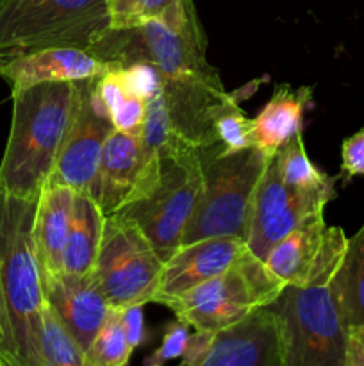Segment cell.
I'll use <instances>...</instances> for the list:
<instances>
[{
  "label": "cell",
  "instance_id": "obj_1",
  "mask_svg": "<svg viewBox=\"0 0 364 366\" xmlns=\"http://www.w3.org/2000/svg\"><path fill=\"white\" fill-rule=\"evenodd\" d=\"M13 93L9 138L0 161V189L38 200L49 182L75 109V82H43Z\"/></svg>",
  "mask_w": 364,
  "mask_h": 366
},
{
  "label": "cell",
  "instance_id": "obj_2",
  "mask_svg": "<svg viewBox=\"0 0 364 366\" xmlns=\"http://www.w3.org/2000/svg\"><path fill=\"white\" fill-rule=\"evenodd\" d=\"M36 204L0 189V290L18 366H43L46 300L34 243Z\"/></svg>",
  "mask_w": 364,
  "mask_h": 366
},
{
  "label": "cell",
  "instance_id": "obj_3",
  "mask_svg": "<svg viewBox=\"0 0 364 366\" xmlns=\"http://www.w3.org/2000/svg\"><path fill=\"white\" fill-rule=\"evenodd\" d=\"M202 186V161L196 150L159 157L139 170L134 189L111 217L136 225L166 261L181 247Z\"/></svg>",
  "mask_w": 364,
  "mask_h": 366
},
{
  "label": "cell",
  "instance_id": "obj_4",
  "mask_svg": "<svg viewBox=\"0 0 364 366\" xmlns=\"http://www.w3.org/2000/svg\"><path fill=\"white\" fill-rule=\"evenodd\" d=\"M107 31L106 0H0V64L50 46L91 52Z\"/></svg>",
  "mask_w": 364,
  "mask_h": 366
},
{
  "label": "cell",
  "instance_id": "obj_5",
  "mask_svg": "<svg viewBox=\"0 0 364 366\" xmlns=\"http://www.w3.org/2000/svg\"><path fill=\"white\" fill-rule=\"evenodd\" d=\"M203 186L181 245L198 239L232 236L246 243V222L253 192L270 157L259 149L238 152H202Z\"/></svg>",
  "mask_w": 364,
  "mask_h": 366
},
{
  "label": "cell",
  "instance_id": "obj_6",
  "mask_svg": "<svg viewBox=\"0 0 364 366\" xmlns=\"http://www.w3.org/2000/svg\"><path fill=\"white\" fill-rule=\"evenodd\" d=\"M270 307L280 327V366H345L350 331L328 285L284 286Z\"/></svg>",
  "mask_w": 364,
  "mask_h": 366
},
{
  "label": "cell",
  "instance_id": "obj_7",
  "mask_svg": "<svg viewBox=\"0 0 364 366\" xmlns=\"http://www.w3.org/2000/svg\"><path fill=\"white\" fill-rule=\"evenodd\" d=\"M284 282L246 250L231 268L164 306L195 331L218 332L277 300Z\"/></svg>",
  "mask_w": 364,
  "mask_h": 366
},
{
  "label": "cell",
  "instance_id": "obj_8",
  "mask_svg": "<svg viewBox=\"0 0 364 366\" xmlns=\"http://www.w3.org/2000/svg\"><path fill=\"white\" fill-rule=\"evenodd\" d=\"M164 261L136 225L106 217L93 279L114 310L152 302Z\"/></svg>",
  "mask_w": 364,
  "mask_h": 366
},
{
  "label": "cell",
  "instance_id": "obj_9",
  "mask_svg": "<svg viewBox=\"0 0 364 366\" xmlns=\"http://www.w3.org/2000/svg\"><path fill=\"white\" fill-rule=\"evenodd\" d=\"M334 197L327 193L303 192L282 181L275 157L268 163L253 192L246 222V249L263 261L270 250L284 239L305 218L323 213Z\"/></svg>",
  "mask_w": 364,
  "mask_h": 366
},
{
  "label": "cell",
  "instance_id": "obj_10",
  "mask_svg": "<svg viewBox=\"0 0 364 366\" xmlns=\"http://www.w3.org/2000/svg\"><path fill=\"white\" fill-rule=\"evenodd\" d=\"M346 243L345 231L327 225L323 213H316L280 239L264 264L285 286H327L341 263Z\"/></svg>",
  "mask_w": 364,
  "mask_h": 366
},
{
  "label": "cell",
  "instance_id": "obj_11",
  "mask_svg": "<svg viewBox=\"0 0 364 366\" xmlns=\"http://www.w3.org/2000/svg\"><path fill=\"white\" fill-rule=\"evenodd\" d=\"M96 79L75 82V109L49 182L88 192L114 125L96 92Z\"/></svg>",
  "mask_w": 364,
  "mask_h": 366
},
{
  "label": "cell",
  "instance_id": "obj_12",
  "mask_svg": "<svg viewBox=\"0 0 364 366\" xmlns=\"http://www.w3.org/2000/svg\"><path fill=\"white\" fill-rule=\"evenodd\" d=\"M246 250V243L232 236L206 238L181 245L164 261L152 302L164 306L182 293L216 277L231 268Z\"/></svg>",
  "mask_w": 364,
  "mask_h": 366
},
{
  "label": "cell",
  "instance_id": "obj_13",
  "mask_svg": "<svg viewBox=\"0 0 364 366\" xmlns=\"http://www.w3.org/2000/svg\"><path fill=\"white\" fill-rule=\"evenodd\" d=\"M41 279L50 310L56 313L74 342L88 352L111 311L102 290L91 274H46L41 270Z\"/></svg>",
  "mask_w": 364,
  "mask_h": 366
},
{
  "label": "cell",
  "instance_id": "obj_14",
  "mask_svg": "<svg viewBox=\"0 0 364 366\" xmlns=\"http://www.w3.org/2000/svg\"><path fill=\"white\" fill-rule=\"evenodd\" d=\"M198 366H280V327L270 306L257 307L214 336Z\"/></svg>",
  "mask_w": 364,
  "mask_h": 366
},
{
  "label": "cell",
  "instance_id": "obj_15",
  "mask_svg": "<svg viewBox=\"0 0 364 366\" xmlns=\"http://www.w3.org/2000/svg\"><path fill=\"white\" fill-rule=\"evenodd\" d=\"M116 64L98 59L95 54L75 46H50L13 57L0 64V77L11 92L43 82H79L107 74Z\"/></svg>",
  "mask_w": 364,
  "mask_h": 366
},
{
  "label": "cell",
  "instance_id": "obj_16",
  "mask_svg": "<svg viewBox=\"0 0 364 366\" xmlns=\"http://www.w3.org/2000/svg\"><path fill=\"white\" fill-rule=\"evenodd\" d=\"M143 163L141 136L114 129L103 145L88 193L106 217L116 213L138 182Z\"/></svg>",
  "mask_w": 364,
  "mask_h": 366
},
{
  "label": "cell",
  "instance_id": "obj_17",
  "mask_svg": "<svg viewBox=\"0 0 364 366\" xmlns=\"http://www.w3.org/2000/svg\"><path fill=\"white\" fill-rule=\"evenodd\" d=\"M75 192L68 186L46 182L39 193L34 217V243L41 270L63 272V254L74 217Z\"/></svg>",
  "mask_w": 364,
  "mask_h": 366
},
{
  "label": "cell",
  "instance_id": "obj_18",
  "mask_svg": "<svg viewBox=\"0 0 364 366\" xmlns=\"http://www.w3.org/2000/svg\"><path fill=\"white\" fill-rule=\"evenodd\" d=\"M313 100V88L302 86L293 89L291 86L280 84L275 88L273 95L266 106L252 120V143L264 156H277L278 150L302 132L303 111Z\"/></svg>",
  "mask_w": 364,
  "mask_h": 366
},
{
  "label": "cell",
  "instance_id": "obj_19",
  "mask_svg": "<svg viewBox=\"0 0 364 366\" xmlns=\"http://www.w3.org/2000/svg\"><path fill=\"white\" fill-rule=\"evenodd\" d=\"M103 222L106 214L89 193L75 192L74 217L63 254V272L71 275L91 274L102 242Z\"/></svg>",
  "mask_w": 364,
  "mask_h": 366
},
{
  "label": "cell",
  "instance_id": "obj_20",
  "mask_svg": "<svg viewBox=\"0 0 364 366\" xmlns=\"http://www.w3.org/2000/svg\"><path fill=\"white\" fill-rule=\"evenodd\" d=\"M328 288L346 329L364 331V225L348 238Z\"/></svg>",
  "mask_w": 364,
  "mask_h": 366
},
{
  "label": "cell",
  "instance_id": "obj_21",
  "mask_svg": "<svg viewBox=\"0 0 364 366\" xmlns=\"http://www.w3.org/2000/svg\"><path fill=\"white\" fill-rule=\"evenodd\" d=\"M277 161L278 174L282 181L288 186L303 192L327 193L335 199V181L338 177H330L325 172H321L307 156L305 145H303L302 132L293 136L284 147L275 156Z\"/></svg>",
  "mask_w": 364,
  "mask_h": 366
},
{
  "label": "cell",
  "instance_id": "obj_22",
  "mask_svg": "<svg viewBox=\"0 0 364 366\" xmlns=\"http://www.w3.org/2000/svg\"><path fill=\"white\" fill-rule=\"evenodd\" d=\"M132 352L134 349L127 340L121 310L111 307L86 356L93 366H127Z\"/></svg>",
  "mask_w": 364,
  "mask_h": 366
},
{
  "label": "cell",
  "instance_id": "obj_23",
  "mask_svg": "<svg viewBox=\"0 0 364 366\" xmlns=\"http://www.w3.org/2000/svg\"><path fill=\"white\" fill-rule=\"evenodd\" d=\"M41 357L43 366H93L49 304L43 311Z\"/></svg>",
  "mask_w": 364,
  "mask_h": 366
},
{
  "label": "cell",
  "instance_id": "obj_24",
  "mask_svg": "<svg viewBox=\"0 0 364 366\" xmlns=\"http://www.w3.org/2000/svg\"><path fill=\"white\" fill-rule=\"evenodd\" d=\"M181 0H106L109 29H138L161 20Z\"/></svg>",
  "mask_w": 364,
  "mask_h": 366
},
{
  "label": "cell",
  "instance_id": "obj_25",
  "mask_svg": "<svg viewBox=\"0 0 364 366\" xmlns=\"http://www.w3.org/2000/svg\"><path fill=\"white\" fill-rule=\"evenodd\" d=\"M214 132L223 154L238 152L253 147L252 120L245 117L238 104V97L231 95L214 117Z\"/></svg>",
  "mask_w": 364,
  "mask_h": 366
},
{
  "label": "cell",
  "instance_id": "obj_26",
  "mask_svg": "<svg viewBox=\"0 0 364 366\" xmlns=\"http://www.w3.org/2000/svg\"><path fill=\"white\" fill-rule=\"evenodd\" d=\"M120 74L127 92L131 95L139 97L145 102L153 99L161 92V86H163L159 70L153 64L145 63V61H138V63L121 66Z\"/></svg>",
  "mask_w": 364,
  "mask_h": 366
},
{
  "label": "cell",
  "instance_id": "obj_27",
  "mask_svg": "<svg viewBox=\"0 0 364 366\" xmlns=\"http://www.w3.org/2000/svg\"><path fill=\"white\" fill-rule=\"evenodd\" d=\"M114 129L127 134L141 136L146 120V102L139 97L128 93L109 113Z\"/></svg>",
  "mask_w": 364,
  "mask_h": 366
},
{
  "label": "cell",
  "instance_id": "obj_28",
  "mask_svg": "<svg viewBox=\"0 0 364 366\" xmlns=\"http://www.w3.org/2000/svg\"><path fill=\"white\" fill-rule=\"evenodd\" d=\"M189 338V325L177 318L175 322L168 324L166 332L163 336V343L159 349L145 360V366H164L168 361L182 357L186 343Z\"/></svg>",
  "mask_w": 364,
  "mask_h": 366
},
{
  "label": "cell",
  "instance_id": "obj_29",
  "mask_svg": "<svg viewBox=\"0 0 364 366\" xmlns=\"http://www.w3.org/2000/svg\"><path fill=\"white\" fill-rule=\"evenodd\" d=\"M341 159V181L345 184L357 175H364V129L343 142Z\"/></svg>",
  "mask_w": 364,
  "mask_h": 366
},
{
  "label": "cell",
  "instance_id": "obj_30",
  "mask_svg": "<svg viewBox=\"0 0 364 366\" xmlns=\"http://www.w3.org/2000/svg\"><path fill=\"white\" fill-rule=\"evenodd\" d=\"M214 336L216 332L209 331H196L195 335H189L184 354H182V366H198L202 363L209 354Z\"/></svg>",
  "mask_w": 364,
  "mask_h": 366
},
{
  "label": "cell",
  "instance_id": "obj_31",
  "mask_svg": "<svg viewBox=\"0 0 364 366\" xmlns=\"http://www.w3.org/2000/svg\"><path fill=\"white\" fill-rule=\"evenodd\" d=\"M121 317H123V327L125 332H127L128 343H131L132 349H138L146 340L143 306L125 307V310H121Z\"/></svg>",
  "mask_w": 364,
  "mask_h": 366
},
{
  "label": "cell",
  "instance_id": "obj_32",
  "mask_svg": "<svg viewBox=\"0 0 364 366\" xmlns=\"http://www.w3.org/2000/svg\"><path fill=\"white\" fill-rule=\"evenodd\" d=\"M0 363L4 366H18L14 360L13 342H11L9 324H7L6 306H4L2 290H0Z\"/></svg>",
  "mask_w": 364,
  "mask_h": 366
},
{
  "label": "cell",
  "instance_id": "obj_33",
  "mask_svg": "<svg viewBox=\"0 0 364 366\" xmlns=\"http://www.w3.org/2000/svg\"><path fill=\"white\" fill-rule=\"evenodd\" d=\"M345 366H364V331H350Z\"/></svg>",
  "mask_w": 364,
  "mask_h": 366
},
{
  "label": "cell",
  "instance_id": "obj_34",
  "mask_svg": "<svg viewBox=\"0 0 364 366\" xmlns=\"http://www.w3.org/2000/svg\"><path fill=\"white\" fill-rule=\"evenodd\" d=\"M0 366H4V365H2V363H0Z\"/></svg>",
  "mask_w": 364,
  "mask_h": 366
}]
</instances>
